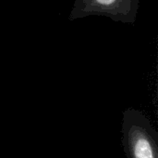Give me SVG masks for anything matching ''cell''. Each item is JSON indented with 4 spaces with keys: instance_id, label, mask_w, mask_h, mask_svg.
I'll return each mask as SVG.
<instances>
[{
    "instance_id": "cell-2",
    "label": "cell",
    "mask_w": 158,
    "mask_h": 158,
    "mask_svg": "<svg viewBox=\"0 0 158 158\" xmlns=\"http://www.w3.org/2000/svg\"><path fill=\"white\" fill-rule=\"evenodd\" d=\"M140 0H75L69 20L89 16H104L113 21L134 24L137 20Z\"/></svg>"
},
{
    "instance_id": "cell-1",
    "label": "cell",
    "mask_w": 158,
    "mask_h": 158,
    "mask_svg": "<svg viewBox=\"0 0 158 158\" xmlns=\"http://www.w3.org/2000/svg\"><path fill=\"white\" fill-rule=\"evenodd\" d=\"M121 143L127 158H158V133L150 119L140 110L123 112Z\"/></svg>"
}]
</instances>
